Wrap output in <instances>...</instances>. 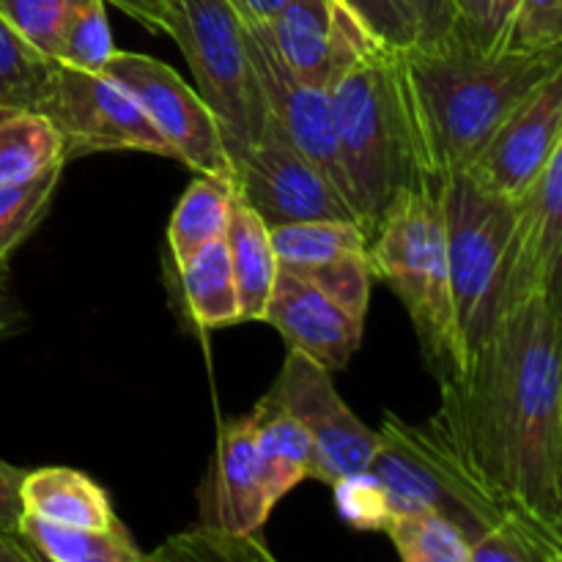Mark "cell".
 Returning <instances> with one entry per match:
<instances>
[{"instance_id": "cell-1", "label": "cell", "mask_w": 562, "mask_h": 562, "mask_svg": "<svg viewBox=\"0 0 562 562\" xmlns=\"http://www.w3.org/2000/svg\"><path fill=\"white\" fill-rule=\"evenodd\" d=\"M560 296H536L503 316L467 360L439 379L431 417L488 488L562 532Z\"/></svg>"}, {"instance_id": "cell-2", "label": "cell", "mask_w": 562, "mask_h": 562, "mask_svg": "<svg viewBox=\"0 0 562 562\" xmlns=\"http://www.w3.org/2000/svg\"><path fill=\"white\" fill-rule=\"evenodd\" d=\"M406 80L431 168L464 170L492 132L552 75L562 47L477 49L450 36L439 47L404 49Z\"/></svg>"}, {"instance_id": "cell-3", "label": "cell", "mask_w": 562, "mask_h": 562, "mask_svg": "<svg viewBox=\"0 0 562 562\" xmlns=\"http://www.w3.org/2000/svg\"><path fill=\"white\" fill-rule=\"evenodd\" d=\"M338 154L357 223L371 239L404 187L439 179L406 80L404 49L376 42L329 88Z\"/></svg>"}, {"instance_id": "cell-4", "label": "cell", "mask_w": 562, "mask_h": 562, "mask_svg": "<svg viewBox=\"0 0 562 562\" xmlns=\"http://www.w3.org/2000/svg\"><path fill=\"white\" fill-rule=\"evenodd\" d=\"M368 261L409 313L428 368L437 379L459 376L467 355L450 296L442 181L404 187L390 201L368 239Z\"/></svg>"}, {"instance_id": "cell-5", "label": "cell", "mask_w": 562, "mask_h": 562, "mask_svg": "<svg viewBox=\"0 0 562 562\" xmlns=\"http://www.w3.org/2000/svg\"><path fill=\"white\" fill-rule=\"evenodd\" d=\"M368 470L384 486L393 516L437 510L464 532L470 547L525 514L488 488L431 420L409 426L387 412Z\"/></svg>"}, {"instance_id": "cell-6", "label": "cell", "mask_w": 562, "mask_h": 562, "mask_svg": "<svg viewBox=\"0 0 562 562\" xmlns=\"http://www.w3.org/2000/svg\"><path fill=\"white\" fill-rule=\"evenodd\" d=\"M442 217L456 327L470 360L505 316L514 203L477 187L467 170H456L442 181Z\"/></svg>"}, {"instance_id": "cell-7", "label": "cell", "mask_w": 562, "mask_h": 562, "mask_svg": "<svg viewBox=\"0 0 562 562\" xmlns=\"http://www.w3.org/2000/svg\"><path fill=\"white\" fill-rule=\"evenodd\" d=\"M176 44L190 60L198 93L217 119L228 157L261 137L269 108L245 42V22L228 0H173Z\"/></svg>"}, {"instance_id": "cell-8", "label": "cell", "mask_w": 562, "mask_h": 562, "mask_svg": "<svg viewBox=\"0 0 562 562\" xmlns=\"http://www.w3.org/2000/svg\"><path fill=\"white\" fill-rule=\"evenodd\" d=\"M38 113L64 137L66 162L97 151H146L173 159L140 102L108 71L97 75L58 64L53 91Z\"/></svg>"}, {"instance_id": "cell-9", "label": "cell", "mask_w": 562, "mask_h": 562, "mask_svg": "<svg viewBox=\"0 0 562 562\" xmlns=\"http://www.w3.org/2000/svg\"><path fill=\"white\" fill-rule=\"evenodd\" d=\"M234 192L267 228L300 220H355L333 181L289 140L269 115L261 137L231 157ZM362 228V225H360Z\"/></svg>"}, {"instance_id": "cell-10", "label": "cell", "mask_w": 562, "mask_h": 562, "mask_svg": "<svg viewBox=\"0 0 562 562\" xmlns=\"http://www.w3.org/2000/svg\"><path fill=\"white\" fill-rule=\"evenodd\" d=\"M104 71L140 102L173 159L234 187V165L225 151L217 119L201 93L181 80L179 71L151 55L121 49H115Z\"/></svg>"}, {"instance_id": "cell-11", "label": "cell", "mask_w": 562, "mask_h": 562, "mask_svg": "<svg viewBox=\"0 0 562 562\" xmlns=\"http://www.w3.org/2000/svg\"><path fill=\"white\" fill-rule=\"evenodd\" d=\"M267 395L289 409L311 434V477L333 486L371 467L379 448V431L368 428L349 409V404L335 390L327 368L289 349L283 368Z\"/></svg>"}, {"instance_id": "cell-12", "label": "cell", "mask_w": 562, "mask_h": 562, "mask_svg": "<svg viewBox=\"0 0 562 562\" xmlns=\"http://www.w3.org/2000/svg\"><path fill=\"white\" fill-rule=\"evenodd\" d=\"M562 146V71L543 80L467 165V176L492 195L519 201Z\"/></svg>"}, {"instance_id": "cell-13", "label": "cell", "mask_w": 562, "mask_h": 562, "mask_svg": "<svg viewBox=\"0 0 562 562\" xmlns=\"http://www.w3.org/2000/svg\"><path fill=\"white\" fill-rule=\"evenodd\" d=\"M245 42L252 60V69H256L258 86L263 91V102L269 108V115L278 121L280 130L289 135V140L333 181L335 190L351 206L349 181H346L338 154V135H335L329 88L313 86V82H305L302 77H296L283 64V58H280L278 49L269 42L267 31L261 25H247L245 22ZM351 212H355V206H351Z\"/></svg>"}, {"instance_id": "cell-14", "label": "cell", "mask_w": 562, "mask_h": 562, "mask_svg": "<svg viewBox=\"0 0 562 562\" xmlns=\"http://www.w3.org/2000/svg\"><path fill=\"white\" fill-rule=\"evenodd\" d=\"M269 42L283 64L313 86L335 80L379 38L338 0H289L269 22Z\"/></svg>"}, {"instance_id": "cell-15", "label": "cell", "mask_w": 562, "mask_h": 562, "mask_svg": "<svg viewBox=\"0 0 562 562\" xmlns=\"http://www.w3.org/2000/svg\"><path fill=\"white\" fill-rule=\"evenodd\" d=\"M562 258V146L536 184L514 201L505 261V313L536 296H560Z\"/></svg>"}, {"instance_id": "cell-16", "label": "cell", "mask_w": 562, "mask_h": 562, "mask_svg": "<svg viewBox=\"0 0 562 562\" xmlns=\"http://www.w3.org/2000/svg\"><path fill=\"white\" fill-rule=\"evenodd\" d=\"M263 322L278 329L289 349L311 357L329 373L349 366L362 344L366 318L351 316L322 289L278 267Z\"/></svg>"}, {"instance_id": "cell-17", "label": "cell", "mask_w": 562, "mask_h": 562, "mask_svg": "<svg viewBox=\"0 0 562 562\" xmlns=\"http://www.w3.org/2000/svg\"><path fill=\"white\" fill-rule=\"evenodd\" d=\"M274 503L263 486L252 439V417L223 426L201 486V525L231 536H261Z\"/></svg>"}, {"instance_id": "cell-18", "label": "cell", "mask_w": 562, "mask_h": 562, "mask_svg": "<svg viewBox=\"0 0 562 562\" xmlns=\"http://www.w3.org/2000/svg\"><path fill=\"white\" fill-rule=\"evenodd\" d=\"M20 499L22 514L55 521V525L86 527V530L121 527V519L115 516L104 488L69 467H44V470L25 472Z\"/></svg>"}, {"instance_id": "cell-19", "label": "cell", "mask_w": 562, "mask_h": 562, "mask_svg": "<svg viewBox=\"0 0 562 562\" xmlns=\"http://www.w3.org/2000/svg\"><path fill=\"white\" fill-rule=\"evenodd\" d=\"M258 467L274 505L311 477L313 442L300 420L274 398L263 395L250 412Z\"/></svg>"}, {"instance_id": "cell-20", "label": "cell", "mask_w": 562, "mask_h": 562, "mask_svg": "<svg viewBox=\"0 0 562 562\" xmlns=\"http://www.w3.org/2000/svg\"><path fill=\"white\" fill-rule=\"evenodd\" d=\"M223 239L228 247L236 289H239L241 322H263L269 291L278 274V258H274L267 223L236 192Z\"/></svg>"}, {"instance_id": "cell-21", "label": "cell", "mask_w": 562, "mask_h": 562, "mask_svg": "<svg viewBox=\"0 0 562 562\" xmlns=\"http://www.w3.org/2000/svg\"><path fill=\"white\" fill-rule=\"evenodd\" d=\"M16 532L31 549L33 560L49 562H143L148 554L137 549L124 525L115 530L55 525L38 516L22 514Z\"/></svg>"}, {"instance_id": "cell-22", "label": "cell", "mask_w": 562, "mask_h": 562, "mask_svg": "<svg viewBox=\"0 0 562 562\" xmlns=\"http://www.w3.org/2000/svg\"><path fill=\"white\" fill-rule=\"evenodd\" d=\"M66 165L64 137L38 110L0 104V187L22 184Z\"/></svg>"}, {"instance_id": "cell-23", "label": "cell", "mask_w": 562, "mask_h": 562, "mask_svg": "<svg viewBox=\"0 0 562 562\" xmlns=\"http://www.w3.org/2000/svg\"><path fill=\"white\" fill-rule=\"evenodd\" d=\"M181 291L198 327L220 329L241 324V302L225 239H214L179 267Z\"/></svg>"}, {"instance_id": "cell-24", "label": "cell", "mask_w": 562, "mask_h": 562, "mask_svg": "<svg viewBox=\"0 0 562 562\" xmlns=\"http://www.w3.org/2000/svg\"><path fill=\"white\" fill-rule=\"evenodd\" d=\"M231 203H234V187L225 184L223 179L201 173L187 187L168 225V245L176 267H181L209 241L223 239Z\"/></svg>"}, {"instance_id": "cell-25", "label": "cell", "mask_w": 562, "mask_h": 562, "mask_svg": "<svg viewBox=\"0 0 562 562\" xmlns=\"http://www.w3.org/2000/svg\"><path fill=\"white\" fill-rule=\"evenodd\" d=\"M278 267L305 269L349 252H366L368 236L355 220H300L269 228Z\"/></svg>"}, {"instance_id": "cell-26", "label": "cell", "mask_w": 562, "mask_h": 562, "mask_svg": "<svg viewBox=\"0 0 562 562\" xmlns=\"http://www.w3.org/2000/svg\"><path fill=\"white\" fill-rule=\"evenodd\" d=\"M55 75L58 60L38 53L0 16V104L42 110Z\"/></svg>"}, {"instance_id": "cell-27", "label": "cell", "mask_w": 562, "mask_h": 562, "mask_svg": "<svg viewBox=\"0 0 562 562\" xmlns=\"http://www.w3.org/2000/svg\"><path fill=\"white\" fill-rule=\"evenodd\" d=\"M384 532L406 562H470L472 547L467 536L437 510L393 516Z\"/></svg>"}, {"instance_id": "cell-28", "label": "cell", "mask_w": 562, "mask_h": 562, "mask_svg": "<svg viewBox=\"0 0 562 562\" xmlns=\"http://www.w3.org/2000/svg\"><path fill=\"white\" fill-rule=\"evenodd\" d=\"M64 168L66 165H60L22 184L0 187V269H9V258L16 247L47 217Z\"/></svg>"}, {"instance_id": "cell-29", "label": "cell", "mask_w": 562, "mask_h": 562, "mask_svg": "<svg viewBox=\"0 0 562 562\" xmlns=\"http://www.w3.org/2000/svg\"><path fill=\"white\" fill-rule=\"evenodd\" d=\"M115 44L108 20V3L104 0H82L71 11L64 33H60L55 60L60 66L82 71H104L108 60L113 58Z\"/></svg>"}, {"instance_id": "cell-30", "label": "cell", "mask_w": 562, "mask_h": 562, "mask_svg": "<svg viewBox=\"0 0 562 562\" xmlns=\"http://www.w3.org/2000/svg\"><path fill=\"white\" fill-rule=\"evenodd\" d=\"M562 47V0H503L497 49Z\"/></svg>"}, {"instance_id": "cell-31", "label": "cell", "mask_w": 562, "mask_h": 562, "mask_svg": "<svg viewBox=\"0 0 562 562\" xmlns=\"http://www.w3.org/2000/svg\"><path fill=\"white\" fill-rule=\"evenodd\" d=\"M289 272L311 280L316 289H322L329 300H335L340 307H346L351 316L366 318L368 305H371V285L373 280H376L373 278L371 261H368V250L338 256L333 258V261L316 263V267L289 269Z\"/></svg>"}, {"instance_id": "cell-32", "label": "cell", "mask_w": 562, "mask_h": 562, "mask_svg": "<svg viewBox=\"0 0 562 562\" xmlns=\"http://www.w3.org/2000/svg\"><path fill=\"white\" fill-rule=\"evenodd\" d=\"M82 0H0V16L38 53L55 60L60 33Z\"/></svg>"}, {"instance_id": "cell-33", "label": "cell", "mask_w": 562, "mask_h": 562, "mask_svg": "<svg viewBox=\"0 0 562 562\" xmlns=\"http://www.w3.org/2000/svg\"><path fill=\"white\" fill-rule=\"evenodd\" d=\"M151 558H198V560H269V549L258 536H231L198 521V527L176 536Z\"/></svg>"}, {"instance_id": "cell-34", "label": "cell", "mask_w": 562, "mask_h": 562, "mask_svg": "<svg viewBox=\"0 0 562 562\" xmlns=\"http://www.w3.org/2000/svg\"><path fill=\"white\" fill-rule=\"evenodd\" d=\"M333 492L335 508H338L340 519L346 525L368 532L387 530L390 519H393V510H390L384 486L371 470L355 472V475L333 483Z\"/></svg>"}, {"instance_id": "cell-35", "label": "cell", "mask_w": 562, "mask_h": 562, "mask_svg": "<svg viewBox=\"0 0 562 562\" xmlns=\"http://www.w3.org/2000/svg\"><path fill=\"white\" fill-rule=\"evenodd\" d=\"M344 3L373 36L395 49L417 44V22L401 0H338Z\"/></svg>"}, {"instance_id": "cell-36", "label": "cell", "mask_w": 562, "mask_h": 562, "mask_svg": "<svg viewBox=\"0 0 562 562\" xmlns=\"http://www.w3.org/2000/svg\"><path fill=\"white\" fill-rule=\"evenodd\" d=\"M456 27L450 36L477 49H497L503 0H453Z\"/></svg>"}, {"instance_id": "cell-37", "label": "cell", "mask_w": 562, "mask_h": 562, "mask_svg": "<svg viewBox=\"0 0 562 562\" xmlns=\"http://www.w3.org/2000/svg\"><path fill=\"white\" fill-rule=\"evenodd\" d=\"M417 22L415 47H439L456 27L453 0H401Z\"/></svg>"}, {"instance_id": "cell-38", "label": "cell", "mask_w": 562, "mask_h": 562, "mask_svg": "<svg viewBox=\"0 0 562 562\" xmlns=\"http://www.w3.org/2000/svg\"><path fill=\"white\" fill-rule=\"evenodd\" d=\"M104 3L121 9L146 31L165 33V36L173 33V0H104Z\"/></svg>"}, {"instance_id": "cell-39", "label": "cell", "mask_w": 562, "mask_h": 562, "mask_svg": "<svg viewBox=\"0 0 562 562\" xmlns=\"http://www.w3.org/2000/svg\"><path fill=\"white\" fill-rule=\"evenodd\" d=\"M22 475H25V470L0 461V530L16 532V525H20Z\"/></svg>"}, {"instance_id": "cell-40", "label": "cell", "mask_w": 562, "mask_h": 562, "mask_svg": "<svg viewBox=\"0 0 562 562\" xmlns=\"http://www.w3.org/2000/svg\"><path fill=\"white\" fill-rule=\"evenodd\" d=\"M27 324H31V316H27L22 302L11 291L9 269H0V344L14 338V335L25 333Z\"/></svg>"}, {"instance_id": "cell-41", "label": "cell", "mask_w": 562, "mask_h": 562, "mask_svg": "<svg viewBox=\"0 0 562 562\" xmlns=\"http://www.w3.org/2000/svg\"><path fill=\"white\" fill-rule=\"evenodd\" d=\"M228 3L234 5V11L241 16V22H247V25H263V22L272 20L289 0H228Z\"/></svg>"}, {"instance_id": "cell-42", "label": "cell", "mask_w": 562, "mask_h": 562, "mask_svg": "<svg viewBox=\"0 0 562 562\" xmlns=\"http://www.w3.org/2000/svg\"><path fill=\"white\" fill-rule=\"evenodd\" d=\"M0 562H33L31 549L20 538V532L0 530Z\"/></svg>"}]
</instances>
